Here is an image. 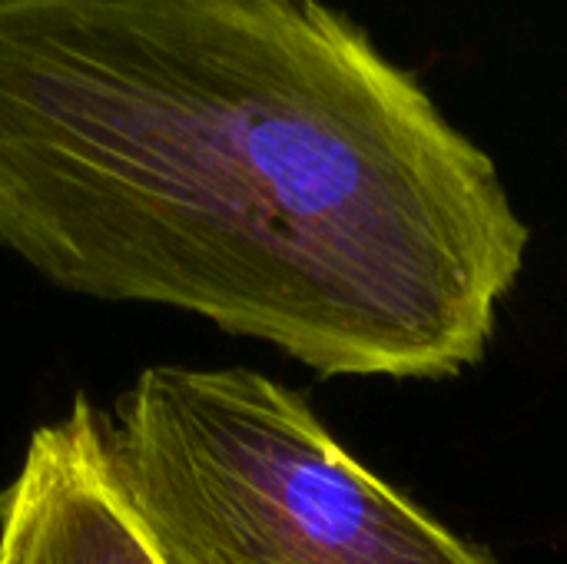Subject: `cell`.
<instances>
[{
	"instance_id": "7a4b0ae2",
	"label": "cell",
	"mask_w": 567,
	"mask_h": 564,
	"mask_svg": "<svg viewBox=\"0 0 567 564\" xmlns=\"http://www.w3.org/2000/svg\"><path fill=\"white\" fill-rule=\"evenodd\" d=\"M100 455L163 564H502L256 369H143L100 409Z\"/></svg>"
},
{
	"instance_id": "3957f363",
	"label": "cell",
	"mask_w": 567,
	"mask_h": 564,
	"mask_svg": "<svg viewBox=\"0 0 567 564\" xmlns=\"http://www.w3.org/2000/svg\"><path fill=\"white\" fill-rule=\"evenodd\" d=\"M0 564H163L110 485L86 396L30 435L0 492Z\"/></svg>"
},
{
	"instance_id": "6da1fadb",
	"label": "cell",
	"mask_w": 567,
	"mask_h": 564,
	"mask_svg": "<svg viewBox=\"0 0 567 564\" xmlns=\"http://www.w3.org/2000/svg\"><path fill=\"white\" fill-rule=\"evenodd\" d=\"M532 233L322 0H0V249L326 379L478 366Z\"/></svg>"
}]
</instances>
